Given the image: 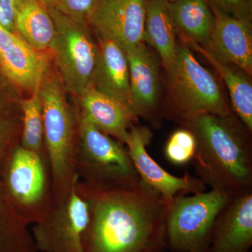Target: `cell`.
<instances>
[{
	"label": "cell",
	"instance_id": "6da1fadb",
	"mask_svg": "<svg viewBox=\"0 0 252 252\" xmlns=\"http://www.w3.org/2000/svg\"><path fill=\"white\" fill-rule=\"evenodd\" d=\"M89 204L84 252H162L167 246L170 202L142 181L130 188L103 190L77 180Z\"/></svg>",
	"mask_w": 252,
	"mask_h": 252
},
{
	"label": "cell",
	"instance_id": "7a4b0ae2",
	"mask_svg": "<svg viewBox=\"0 0 252 252\" xmlns=\"http://www.w3.org/2000/svg\"><path fill=\"white\" fill-rule=\"evenodd\" d=\"M182 124L195 135L193 162L205 186L233 197L252 190L251 134L238 118L202 114Z\"/></svg>",
	"mask_w": 252,
	"mask_h": 252
},
{
	"label": "cell",
	"instance_id": "3957f363",
	"mask_svg": "<svg viewBox=\"0 0 252 252\" xmlns=\"http://www.w3.org/2000/svg\"><path fill=\"white\" fill-rule=\"evenodd\" d=\"M65 93L59 74L51 67L41 81L39 94L54 206L65 200L77 180V116Z\"/></svg>",
	"mask_w": 252,
	"mask_h": 252
},
{
	"label": "cell",
	"instance_id": "277c9868",
	"mask_svg": "<svg viewBox=\"0 0 252 252\" xmlns=\"http://www.w3.org/2000/svg\"><path fill=\"white\" fill-rule=\"evenodd\" d=\"M77 120L76 172L89 187L111 190L141 182L124 144L104 133L75 109Z\"/></svg>",
	"mask_w": 252,
	"mask_h": 252
},
{
	"label": "cell",
	"instance_id": "5b68a950",
	"mask_svg": "<svg viewBox=\"0 0 252 252\" xmlns=\"http://www.w3.org/2000/svg\"><path fill=\"white\" fill-rule=\"evenodd\" d=\"M168 75L170 114L181 122L202 114L233 115L218 81L195 59L191 49L177 45Z\"/></svg>",
	"mask_w": 252,
	"mask_h": 252
},
{
	"label": "cell",
	"instance_id": "8992f818",
	"mask_svg": "<svg viewBox=\"0 0 252 252\" xmlns=\"http://www.w3.org/2000/svg\"><path fill=\"white\" fill-rule=\"evenodd\" d=\"M21 97L0 84V252H38L28 225L18 216L6 190V170L21 142Z\"/></svg>",
	"mask_w": 252,
	"mask_h": 252
},
{
	"label": "cell",
	"instance_id": "52a82bcc",
	"mask_svg": "<svg viewBox=\"0 0 252 252\" xmlns=\"http://www.w3.org/2000/svg\"><path fill=\"white\" fill-rule=\"evenodd\" d=\"M47 9L55 26L50 51L58 74L66 92L79 97L93 86L99 61L98 43L89 26L75 22L55 6Z\"/></svg>",
	"mask_w": 252,
	"mask_h": 252
},
{
	"label": "cell",
	"instance_id": "ba28073f",
	"mask_svg": "<svg viewBox=\"0 0 252 252\" xmlns=\"http://www.w3.org/2000/svg\"><path fill=\"white\" fill-rule=\"evenodd\" d=\"M232 198L211 189L172 199L167 215V246L176 252L208 248L217 217Z\"/></svg>",
	"mask_w": 252,
	"mask_h": 252
},
{
	"label": "cell",
	"instance_id": "9c48e42d",
	"mask_svg": "<svg viewBox=\"0 0 252 252\" xmlns=\"http://www.w3.org/2000/svg\"><path fill=\"white\" fill-rule=\"evenodd\" d=\"M6 190L18 216L29 225L45 218L54 207L49 161L21 145L6 172Z\"/></svg>",
	"mask_w": 252,
	"mask_h": 252
},
{
	"label": "cell",
	"instance_id": "30bf717a",
	"mask_svg": "<svg viewBox=\"0 0 252 252\" xmlns=\"http://www.w3.org/2000/svg\"><path fill=\"white\" fill-rule=\"evenodd\" d=\"M89 219V204L74 187L64 201L55 205L45 218L32 227L31 234L36 250L84 252L83 235Z\"/></svg>",
	"mask_w": 252,
	"mask_h": 252
},
{
	"label": "cell",
	"instance_id": "8fae6325",
	"mask_svg": "<svg viewBox=\"0 0 252 252\" xmlns=\"http://www.w3.org/2000/svg\"><path fill=\"white\" fill-rule=\"evenodd\" d=\"M152 137L148 127L132 124L125 142L141 181L169 201L178 195L205 191L206 186L198 177L188 172L182 177L172 175L149 155L147 147Z\"/></svg>",
	"mask_w": 252,
	"mask_h": 252
},
{
	"label": "cell",
	"instance_id": "7c38bea8",
	"mask_svg": "<svg viewBox=\"0 0 252 252\" xmlns=\"http://www.w3.org/2000/svg\"><path fill=\"white\" fill-rule=\"evenodd\" d=\"M145 16V0H100L89 26L127 53L144 42Z\"/></svg>",
	"mask_w": 252,
	"mask_h": 252
},
{
	"label": "cell",
	"instance_id": "4fadbf2b",
	"mask_svg": "<svg viewBox=\"0 0 252 252\" xmlns=\"http://www.w3.org/2000/svg\"><path fill=\"white\" fill-rule=\"evenodd\" d=\"M50 51L41 52L17 33L0 26V67L11 85L24 92H34L51 67Z\"/></svg>",
	"mask_w": 252,
	"mask_h": 252
},
{
	"label": "cell",
	"instance_id": "5bb4252c",
	"mask_svg": "<svg viewBox=\"0 0 252 252\" xmlns=\"http://www.w3.org/2000/svg\"><path fill=\"white\" fill-rule=\"evenodd\" d=\"M212 10L215 23L208 42L203 47L218 61L236 66L251 77L252 23Z\"/></svg>",
	"mask_w": 252,
	"mask_h": 252
},
{
	"label": "cell",
	"instance_id": "9a60e30c",
	"mask_svg": "<svg viewBox=\"0 0 252 252\" xmlns=\"http://www.w3.org/2000/svg\"><path fill=\"white\" fill-rule=\"evenodd\" d=\"M252 246V190L230 199L217 217L210 252H250Z\"/></svg>",
	"mask_w": 252,
	"mask_h": 252
},
{
	"label": "cell",
	"instance_id": "2e32d148",
	"mask_svg": "<svg viewBox=\"0 0 252 252\" xmlns=\"http://www.w3.org/2000/svg\"><path fill=\"white\" fill-rule=\"evenodd\" d=\"M127 54L132 108L137 117L153 119L160 98L158 63L144 42Z\"/></svg>",
	"mask_w": 252,
	"mask_h": 252
},
{
	"label": "cell",
	"instance_id": "e0dca14e",
	"mask_svg": "<svg viewBox=\"0 0 252 252\" xmlns=\"http://www.w3.org/2000/svg\"><path fill=\"white\" fill-rule=\"evenodd\" d=\"M79 114L101 131L125 145L129 130L137 117L132 109L91 87L77 97Z\"/></svg>",
	"mask_w": 252,
	"mask_h": 252
},
{
	"label": "cell",
	"instance_id": "ac0fdd59",
	"mask_svg": "<svg viewBox=\"0 0 252 252\" xmlns=\"http://www.w3.org/2000/svg\"><path fill=\"white\" fill-rule=\"evenodd\" d=\"M97 37L99 61L92 87L125 104L133 112L127 54L111 39Z\"/></svg>",
	"mask_w": 252,
	"mask_h": 252
},
{
	"label": "cell",
	"instance_id": "d6986e66",
	"mask_svg": "<svg viewBox=\"0 0 252 252\" xmlns=\"http://www.w3.org/2000/svg\"><path fill=\"white\" fill-rule=\"evenodd\" d=\"M144 42L155 49L166 72L175 61L177 52V28L167 0H145Z\"/></svg>",
	"mask_w": 252,
	"mask_h": 252
},
{
	"label": "cell",
	"instance_id": "ffe728a7",
	"mask_svg": "<svg viewBox=\"0 0 252 252\" xmlns=\"http://www.w3.org/2000/svg\"><path fill=\"white\" fill-rule=\"evenodd\" d=\"M190 49L203 55L218 72L228 89L232 107L237 118L252 135V85L248 75L241 69L215 59L203 46L189 39L181 37Z\"/></svg>",
	"mask_w": 252,
	"mask_h": 252
},
{
	"label": "cell",
	"instance_id": "44dd1931",
	"mask_svg": "<svg viewBox=\"0 0 252 252\" xmlns=\"http://www.w3.org/2000/svg\"><path fill=\"white\" fill-rule=\"evenodd\" d=\"M16 33L32 47L41 52L50 51L55 26L47 8L39 0L16 1Z\"/></svg>",
	"mask_w": 252,
	"mask_h": 252
},
{
	"label": "cell",
	"instance_id": "7402d4cb",
	"mask_svg": "<svg viewBox=\"0 0 252 252\" xmlns=\"http://www.w3.org/2000/svg\"><path fill=\"white\" fill-rule=\"evenodd\" d=\"M169 9L180 37L206 45L215 23L207 0H177L169 2Z\"/></svg>",
	"mask_w": 252,
	"mask_h": 252
},
{
	"label": "cell",
	"instance_id": "603a6c76",
	"mask_svg": "<svg viewBox=\"0 0 252 252\" xmlns=\"http://www.w3.org/2000/svg\"><path fill=\"white\" fill-rule=\"evenodd\" d=\"M22 131L20 145L47 159L44 144L42 102L39 88L21 99Z\"/></svg>",
	"mask_w": 252,
	"mask_h": 252
},
{
	"label": "cell",
	"instance_id": "cb8c5ba5",
	"mask_svg": "<svg viewBox=\"0 0 252 252\" xmlns=\"http://www.w3.org/2000/svg\"><path fill=\"white\" fill-rule=\"evenodd\" d=\"M167 160L176 165L193 161L196 152V140L193 132L182 126L170 135L165 147Z\"/></svg>",
	"mask_w": 252,
	"mask_h": 252
},
{
	"label": "cell",
	"instance_id": "d4e9b609",
	"mask_svg": "<svg viewBox=\"0 0 252 252\" xmlns=\"http://www.w3.org/2000/svg\"><path fill=\"white\" fill-rule=\"evenodd\" d=\"M100 0H56L55 7L79 24L89 26Z\"/></svg>",
	"mask_w": 252,
	"mask_h": 252
},
{
	"label": "cell",
	"instance_id": "484cf974",
	"mask_svg": "<svg viewBox=\"0 0 252 252\" xmlns=\"http://www.w3.org/2000/svg\"><path fill=\"white\" fill-rule=\"evenodd\" d=\"M212 9L252 23V0H207Z\"/></svg>",
	"mask_w": 252,
	"mask_h": 252
},
{
	"label": "cell",
	"instance_id": "4316f807",
	"mask_svg": "<svg viewBox=\"0 0 252 252\" xmlns=\"http://www.w3.org/2000/svg\"><path fill=\"white\" fill-rule=\"evenodd\" d=\"M16 2L14 0H0V26L16 32Z\"/></svg>",
	"mask_w": 252,
	"mask_h": 252
},
{
	"label": "cell",
	"instance_id": "83f0119b",
	"mask_svg": "<svg viewBox=\"0 0 252 252\" xmlns=\"http://www.w3.org/2000/svg\"><path fill=\"white\" fill-rule=\"evenodd\" d=\"M46 8L56 6V0H39Z\"/></svg>",
	"mask_w": 252,
	"mask_h": 252
},
{
	"label": "cell",
	"instance_id": "f1b7e54d",
	"mask_svg": "<svg viewBox=\"0 0 252 252\" xmlns=\"http://www.w3.org/2000/svg\"><path fill=\"white\" fill-rule=\"evenodd\" d=\"M189 252H210L209 251V248L205 249V250H197V251Z\"/></svg>",
	"mask_w": 252,
	"mask_h": 252
},
{
	"label": "cell",
	"instance_id": "f546056e",
	"mask_svg": "<svg viewBox=\"0 0 252 252\" xmlns=\"http://www.w3.org/2000/svg\"><path fill=\"white\" fill-rule=\"evenodd\" d=\"M168 2H174V1H177V0H167Z\"/></svg>",
	"mask_w": 252,
	"mask_h": 252
},
{
	"label": "cell",
	"instance_id": "4dcf8cb0",
	"mask_svg": "<svg viewBox=\"0 0 252 252\" xmlns=\"http://www.w3.org/2000/svg\"><path fill=\"white\" fill-rule=\"evenodd\" d=\"M14 1H16H16H18V0H14Z\"/></svg>",
	"mask_w": 252,
	"mask_h": 252
}]
</instances>
